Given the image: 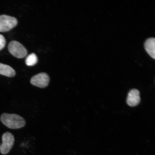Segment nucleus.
I'll use <instances>...</instances> for the list:
<instances>
[{
	"label": "nucleus",
	"instance_id": "6e6552de",
	"mask_svg": "<svg viewBox=\"0 0 155 155\" xmlns=\"http://www.w3.org/2000/svg\"><path fill=\"white\" fill-rule=\"evenodd\" d=\"M16 73L14 69L10 66L0 63V74L5 76L12 77H14Z\"/></svg>",
	"mask_w": 155,
	"mask_h": 155
},
{
	"label": "nucleus",
	"instance_id": "423d86ee",
	"mask_svg": "<svg viewBox=\"0 0 155 155\" xmlns=\"http://www.w3.org/2000/svg\"><path fill=\"white\" fill-rule=\"evenodd\" d=\"M140 92L137 89L131 90L128 94L127 103L130 106H136L140 101Z\"/></svg>",
	"mask_w": 155,
	"mask_h": 155
},
{
	"label": "nucleus",
	"instance_id": "1a4fd4ad",
	"mask_svg": "<svg viewBox=\"0 0 155 155\" xmlns=\"http://www.w3.org/2000/svg\"><path fill=\"white\" fill-rule=\"evenodd\" d=\"M38 62L37 56L35 53H31L27 57L25 63L28 66H33L36 65Z\"/></svg>",
	"mask_w": 155,
	"mask_h": 155
},
{
	"label": "nucleus",
	"instance_id": "39448f33",
	"mask_svg": "<svg viewBox=\"0 0 155 155\" xmlns=\"http://www.w3.org/2000/svg\"><path fill=\"white\" fill-rule=\"evenodd\" d=\"M50 78L49 75L45 73H41L32 77L31 84L40 88H45L49 84Z\"/></svg>",
	"mask_w": 155,
	"mask_h": 155
},
{
	"label": "nucleus",
	"instance_id": "9d476101",
	"mask_svg": "<svg viewBox=\"0 0 155 155\" xmlns=\"http://www.w3.org/2000/svg\"><path fill=\"white\" fill-rule=\"evenodd\" d=\"M6 40L4 36L0 34V50L4 48Z\"/></svg>",
	"mask_w": 155,
	"mask_h": 155
},
{
	"label": "nucleus",
	"instance_id": "9b49d317",
	"mask_svg": "<svg viewBox=\"0 0 155 155\" xmlns=\"http://www.w3.org/2000/svg\"><path fill=\"white\" fill-rule=\"evenodd\" d=\"M0 149H1V145H0Z\"/></svg>",
	"mask_w": 155,
	"mask_h": 155
},
{
	"label": "nucleus",
	"instance_id": "f03ea898",
	"mask_svg": "<svg viewBox=\"0 0 155 155\" xmlns=\"http://www.w3.org/2000/svg\"><path fill=\"white\" fill-rule=\"evenodd\" d=\"M8 49L12 55L19 59L25 58L28 54V51L22 44L16 41H12L10 42Z\"/></svg>",
	"mask_w": 155,
	"mask_h": 155
},
{
	"label": "nucleus",
	"instance_id": "0eeeda50",
	"mask_svg": "<svg viewBox=\"0 0 155 155\" xmlns=\"http://www.w3.org/2000/svg\"><path fill=\"white\" fill-rule=\"evenodd\" d=\"M144 46L145 50L153 59L155 58V39L154 38H149L145 41Z\"/></svg>",
	"mask_w": 155,
	"mask_h": 155
},
{
	"label": "nucleus",
	"instance_id": "20e7f679",
	"mask_svg": "<svg viewBox=\"0 0 155 155\" xmlns=\"http://www.w3.org/2000/svg\"><path fill=\"white\" fill-rule=\"evenodd\" d=\"M14 136L10 133L7 132L4 134L2 136V143L1 145L0 151L3 154H6L12 148L15 143Z\"/></svg>",
	"mask_w": 155,
	"mask_h": 155
},
{
	"label": "nucleus",
	"instance_id": "7ed1b4c3",
	"mask_svg": "<svg viewBox=\"0 0 155 155\" xmlns=\"http://www.w3.org/2000/svg\"><path fill=\"white\" fill-rule=\"evenodd\" d=\"M18 24L17 19L14 17L6 15H0V32H6L15 28Z\"/></svg>",
	"mask_w": 155,
	"mask_h": 155
},
{
	"label": "nucleus",
	"instance_id": "f257e3e1",
	"mask_svg": "<svg viewBox=\"0 0 155 155\" xmlns=\"http://www.w3.org/2000/svg\"><path fill=\"white\" fill-rule=\"evenodd\" d=\"M1 120L6 127L13 129L21 128L24 127L26 124L24 118L15 114H2Z\"/></svg>",
	"mask_w": 155,
	"mask_h": 155
}]
</instances>
